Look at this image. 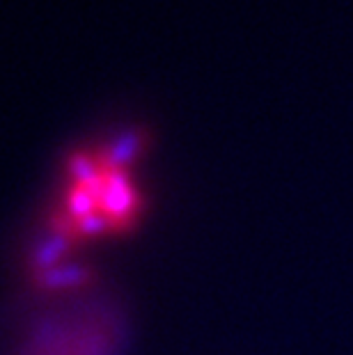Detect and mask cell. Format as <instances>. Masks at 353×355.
I'll use <instances>...</instances> for the list:
<instances>
[{"label":"cell","instance_id":"obj_1","mask_svg":"<svg viewBox=\"0 0 353 355\" xmlns=\"http://www.w3.org/2000/svg\"><path fill=\"white\" fill-rule=\"evenodd\" d=\"M145 218V198L117 152L69 158L62 193L46 218V234L62 252L131 236Z\"/></svg>","mask_w":353,"mask_h":355}]
</instances>
